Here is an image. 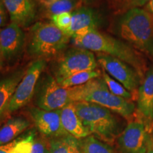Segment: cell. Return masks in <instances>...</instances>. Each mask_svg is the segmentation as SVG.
<instances>
[{
    "instance_id": "obj_1",
    "label": "cell",
    "mask_w": 153,
    "mask_h": 153,
    "mask_svg": "<svg viewBox=\"0 0 153 153\" xmlns=\"http://www.w3.org/2000/svg\"><path fill=\"white\" fill-rule=\"evenodd\" d=\"M72 39L76 47L111 55L123 61L135 69L143 80L148 71L147 61L141 53L129 44L101 33L97 29H91L82 37Z\"/></svg>"
},
{
    "instance_id": "obj_2",
    "label": "cell",
    "mask_w": 153,
    "mask_h": 153,
    "mask_svg": "<svg viewBox=\"0 0 153 153\" xmlns=\"http://www.w3.org/2000/svg\"><path fill=\"white\" fill-rule=\"evenodd\" d=\"M69 89L72 102L94 103L108 108L129 121L135 117L136 107L133 101L112 94L102 78H95L85 85Z\"/></svg>"
},
{
    "instance_id": "obj_3",
    "label": "cell",
    "mask_w": 153,
    "mask_h": 153,
    "mask_svg": "<svg viewBox=\"0 0 153 153\" xmlns=\"http://www.w3.org/2000/svg\"><path fill=\"white\" fill-rule=\"evenodd\" d=\"M120 37L131 45L153 60V15L145 9L133 8L120 19Z\"/></svg>"
},
{
    "instance_id": "obj_4",
    "label": "cell",
    "mask_w": 153,
    "mask_h": 153,
    "mask_svg": "<svg viewBox=\"0 0 153 153\" xmlns=\"http://www.w3.org/2000/svg\"><path fill=\"white\" fill-rule=\"evenodd\" d=\"M78 116L91 135L112 144L120 135V125L113 111L87 101L73 102Z\"/></svg>"
},
{
    "instance_id": "obj_5",
    "label": "cell",
    "mask_w": 153,
    "mask_h": 153,
    "mask_svg": "<svg viewBox=\"0 0 153 153\" xmlns=\"http://www.w3.org/2000/svg\"><path fill=\"white\" fill-rule=\"evenodd\" d=\"M70 38L51 22H37L30 29L28 51L38 59L55 56L68 46Z\"/></svg>"
},
{
    "instance_id": "obj_6",
    "label": "cell",
    "mask_w": 153,
    "mask_h": 153,
    "mask_svg": "<svg viewBox=\"0 0 153 153\" xmlns=\"http://www.w3.org/2000/svg\"><path fill=\"white\" fill-rule=\"evenodd\" d=\"M97 62L111 77L121 84L136 97L143 79L136 70L123 61L111 55L97 53Z\"/></svg>"
},
{
    "instance_id": "obj_7",
    "label": "cell",
    "mask_w": 153,
    "mask_h": 153,
    "mask_svg": "<svg viewBox=\"0 0 153 153\" xmlns=\"http://www.w3.org/2000/svg\"><path fill=\"white\" fill-rule=\"evenodd\" d=\"M95 55L90 51L76 47L67 51L59 61L55 70V79L60 80L76 72L97 70Z\"/></svg>"
},
{
    "instance_id": "obj_8",
    "label": "cell",
    "mask_w": 153,
    "mask_h": 153,
    "mask_svg": "<svg viewBox=\"0 0 153 153\" xmlns=\"http://www.w3.org/2000/svg\"><path fill=\"white\" fill-rule=\"evenodd\" d=\"M43 59H38L30 64L17 86L9 104L8 114L22 108L30 101L38 86V79L45 68Z\"/></svg>"
},
{
    "instance_id": "obj_9",
    "label": "cell",
    "mask_w": 153,
    "mask_h": 153,
    "mask_svg": "<svg viewBox=\"0 0 153 153\" xmlns=\"http://www.w3.org/2000/svg\"><path fill=\"white\" fill-rule=\"evenodd\" d=\"M70 103L72 102L70 89L60 86L52 76H45L41 82L36 98L38 108L45 111L60 110Z\"/></svg>"
},
{
    "instance_id": "obj_10",
    "label": "cell",
    "mask_w": 153,
    "mask_h": 153,
    "mask_svg": "<svg viewBox=\"0 0 153 153\" xmlns=\"http://www.w3.org/2000/svg\"><path fill=\"white\" fill-rule=\"evenodd\" d=\"M151 133L141 120L129 121L116 141L120 153H145Z\"/></svg>"
},
{
    "instance_id": "obj_11",
    "label": "cell",
    "mask_w": 153,
    "mask_h": 153,
    "mask_svg": "<svg viewBox=\"0 0 153 153\" xmlns=\"http://www.w3.org/2000/svg\"><path fill=\"white\" fill-rule=\"evenodd\" d=\"M135 118L141 120L150 133L153 131V68L147 72L137 90Z\"/></svg>"
},
{
    "instance_id": "obj_12",
    "label": "cell",
    "mask_w": 153,
    "mask_h": 153,
    "mask_svg": "<svg viewBox=\"0 0 153 153\" xmlns=\"http://www.w3.org/2000/svg\"><path fill=\"white\" fill-rule=\"evenodd\" d=\"M30 114L36 128L45 137L51 140L69 135L62 126L60 110L45 111L34 108Z\"/></svg>"
},
{
    "instance_id": "obj_13",
    "label": "cell",
    "mask_w": 153,
    "mask_h": 153,
    "mask_svg": "<svg viewBox=\"0 0 153 153\" xmlns=\"http://www.w3.org/2000/svg\"><path fill=\"white\" fill-rule=\"evenodd\" d=\"M25 36L22 27L11 22L0 30V54L3 60H11L20 54Z\"/></svg>"
},
{
    "instance_id": "obj_14",
    "label": "cell",
    "mask_w": 153,
    "mask_h": 153,
    "mask_svg": "<svg viewBox=\"0 0 153 153\" xmlns=\"http://www.w3.org/2000/svg\"><path fill=\"white\" fill-rule=\"evenodd\" d=\"M10 17L11 22L21 27L29 26L36 17L34 0H1Z\"/></svg>"
},
{
    "instance_id": "obj_15",
    "label": "cell",
    "mask_w": 153,
    "mask_h": 153,
    "mask_svg": "<svg viewBox=\"0 0 153 153\" xmlns=\"http://www.w3.org/2000/svg\"><path fill=\"white\" fill-rule=\"evenodd\" d=\"M60 111L62 126L69 135L78 140L91 135L76 114L73 102L63 107Z\"/></svg>"
},
{
    "instance_id": "obj_16",
    "label": "cell",
    "mask_w": 153,
    "mask_h": 153,
    "mask_svg": "<svg viewBox=\"0 0 153 153\" xmlns=\"http://www.w3.org/2000/svg\"><path fill=\"white\" fill-rule=\"evenodd\" d=\"M25 72L18 70L0 80V120L8 114L11 100Z\"/></svg>"
},
{
    "instance_id": "obj_17",
    "label": "cell",
    "mask_w": 153,
    "mask_h": 153,
    "mask_svg": "<svg viewBox=\"0 0 153 153\" xmlns=\"http://www.w3.org/2000/svg\"><path fill=\"white\" fill-rule=\"evenodd\" d=\"M98 18L94 11L86 7L76 8L72 12V22L66 34L72 38L74 34L83 28L97 29Z\"/></svg>"
},
{
    "instance_id": "obj_18",
    "label": "cell",
    "mask_w": 153,
    "mask_h": 153,
    "mask_svg": "<svg viewBox=\"0 0 153 153\" xmlns=\"http://www.w3.org/2000/svg\"><path fill=\"white\" fill-rule=\"evenodd\" d=\"M28 120L22 117L10 118L0 128V145L7 144L16 139V137L29 127Z\"/></svg>"
},
{
    "instance_id": "obj_19",
    "label": "cell",
    "mask_w": 153,
    "mask_h": 153,
    "mask_svg": "<svg viewBox=\"0 0 153 153\" xmlns=\"http://www.w3.org/2000/svg\"><path fill=\"white\" fill-rule=\"evenodd\" d=\"M42 11L49 19L64 12H72L76 9L77 0H38Z\"/></svg>"
},
{
    "instance_id": "obj_20",
    "label": "cell",
    "mask_w": 153,
    "mask_h": 153,
    "mask_svg": "<svg viewBox=\"0 0 153 153\" xmlns=\"http://www.w3.org/2000/svg\"><path fill=\"white\" fill-rule=\"evenodd\" d=\"M50 153H82L79 140L68 135L49 140Z\"/></svg>"
},
{
    "instance_id": "obj_21",
    "label": "cell",
    "mask_w": 153,
    "mask_h": 153,
    "mask_svg": "<svg viewBox=\"0 0 153 153\" xmlns=\"http://www.w3.org/2000/svg\"><path fill=\"white\" fill-rule=\"evenodd\" d=\"M101 74V72L98 70L83 71L71 74L60 80H57V82L62 87L71 88L85 85L91 79L99 77Z\"/></svg>"
},
{
    "instance_id": "obj_22",
    "label": "cell",
    "mask_w": 153,
    "mask_h": 153,
    "mask_svg": "<svg viewBox=\"0 0 153 153\" xmlns=\"http://www.w3.org/2000/svg\"><path fill=\"white\" fill-rule=\"evenodd\" d=\"M82 153H116L111 145L92 135L79 140Z\"/></svg>"
},
{
    "instance_id": "obj_23",
    "label": "cell",
    "mask_w": 153,
    "mask_h": 153,
    "mask_svg": "<svg viewBox=\"0 0 153 153\" xmlns=\"http://www.w3.org/2000/svg\"><path fill=\"white\" fill-rule=\"evenodd\" d=\"M101 75H102L101 78L104 80L108 89H109V91L112 94L117 96V97L127 99V100L132 101L135 100L136 101V97L133 94L130 92L128 90H127L121 84L111 77L104 70H102V72H101Z\"/></svg>"
},
{
    "instance_id": "obj_24",
    "label": "cell",
    "mask_w": 153,
    "mask_h": 153,
    "mask_svg": "<svg viewBox=\"0 0 153 153\" xmlns=\"http://www.w3.org/2000/svg\"><path fill=\"white\" fill-rule=\"evenodd\" d=\"M51 23L57 28L66 33L70 27L72 22V12H64L52 16Z\"/></svg>"
},
{
    "instance_id": "obj_25",
    "label": "cell",
    "mask_w": 153,
    "mask_h": 153,
    "mask_svg": "<svg viewBox=\"0 0 153 153\" xmlns=\"http://www.w3.org/2000/svg\"><path fill=\"white\" fill-rule=\"evenodd\" d=\"M31 153H50L49 141L44 137H36L32 145Z\"/></svg>"
},
{
    "instance_id": "obj_26",
    "label": "cell",
    "mask_w": 153,
    "mask_h": 153,
    "mask_svg": "<svg viewBox=\"0 0 153 153\" xmlns=\"http://www.w3.org/2000/svg\"><path fill=\"white\" fill-rule=\"evenodd\" d=\"M123 9L126 11L130 10L133 8H140L146 4L149 0H118Z\"/></svg>"
},
{
    "instance_id": "obj_27",
    "label": "cell",
    "mask_w": 153,
    "mask_h": 153,
    "mask_svg": "<svg viewBox=\"0 0 153 153\" xmlns=\"http://www.w3.org/2000/svg\"><path fill=\"white\" fill-rule=\"evenodd\" d=\"M18 138L14 140L11 142L7 143V144L0 145V153H13L15 145L18 142Z\"/></svg>"
},
{
    "instance_id": "obj_28",
    "label": "cell",
    "mask_w": 153,
    "mask_h": 153,
    "mask_svg": "<svg viewBox=\"0 0 153 153\" xmlns=\"http://www.w3.org/2000/svg\"><path fill=\"white\" fill-rule=\"evenodd\" d=\"M6 18H7V10L1 0H0V29L1 26L4 24Z\"/></svg>"
},
{
    "instance_id": "obj_29",
    "label": "cell",
    "mask_w": 153,
    "mask_h": 153,
    "mask_svg": "<svg viewBox=\"0 0 153 153\" xmlns=\"http://www.w3.org/2000/svg\"><path fill=\"white\" fill-rule=\"evenodd\" d=\"M145 153H153V140L152 137V133L148 139V149Z\"/></svg>"
},
{
    "instance_id": "obj_30",
    "label": "cell",
    "mask_w": 153,
    "mask_h": 153,
    "mask_svg": "<svg viewBox=\"0 0 153 153\" xmlns=\"http://www.w3.org/2000/svg\"><path fill=\"white\" fill-rule=\"evenodd\" d=\"M145 10L153 15V0H149L145 7Z\"/></svg>"
},
{
    "instance_id": "obj_31",
    "label": "cell",
    "mask_w": 153,
    "mask_h": 153,
    "mask_svg": "<svg viewBox=\"0 0 153 153\" xmlns=\"http://www.w3.org/2000/svg\"><path fill=\"white\" fill-rule=\"evenodd\" d=\"M1 66H2V58H1V54H0V69L1 68Z\"/></svg>"
},
{
    "instance_id": "obj_32",
    "label": "cell",
    "mask_w": 153,
    "mask_h": 153,
    "mask_svg": "<svg viewBox=\"0 0 153 153\" xmlns=\"http://www.w3.org/2000/svg\"><path fill=\"white\" fill-rule=\"evenodd\" d=\"M83 1H91V0H83Z\"/></svg>"
},
{
    "instance_id": "obj_33",
    "label": "cell",
    "mask_w": 153,
    "mask_h": 153,
    "mask_svg": "<svg viewBox=\"0 0 153 153\" xmlns=\"http://www.w3.org/2000/svg\"><path fill=\"white\" fill-rule=\"evenodd\" d=\"M152 140H153V131L152 132Z\"/></svg>"
},
{
    "instance_id": "obj_34",
    "label": "cell",
    "mask_w": 153,
    "mask_h": 153,
    "mask_svg": "<svg viewBox=\"0 0 153 153\" xmlns=\"http://www.w3.org/2000/svg\"><path fill=\"white\" fill-rule=\"evenodd\" d=\"M0 30H1V29H0Z\"/></svg>"
}]
</instances>
